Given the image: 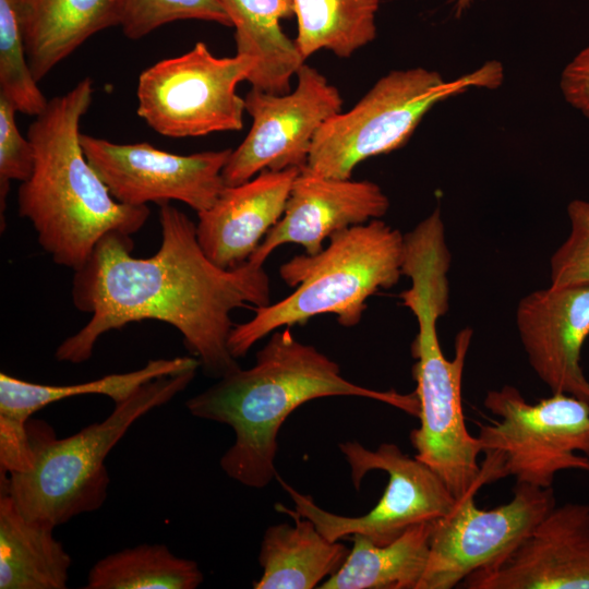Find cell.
I'll list each match as a JSON object with an SVG mask.
<instances>
[{"label": "cell", "mask_w": 589, "mask_h": 589, "mask_svg": "<svg viewBox=\"0 0 589 589\" xmlns=\"http://www.w3.org/2000/svg\"><path fill=\"white\" fill-rule=\"evenodd\" d=\"M161 243L149 257H134L130 235L110 231L74 271L73 305L92 317L57 348L58 361H87L101 335L144 320L179 330L204 374L221 378L240 365L228 339L235 309L271 303L263 265L250 260L233 269L212 262L196 237V224L169 202L159 204Z\"/></svg>", "instance_id": "cell-1"}, {"label": "cell", "mask_w": 589, "mask_h": 589, "mask_svg": "<svg viewBox=\"0 0 589 589\" xmlns=\"http://www.w3.org/2000/svg\"><path fill=\"white\" fill-rule=\"evenodd\" d=\"M329 396L375 399L418 417L416 393L380 392L346 380L339 365L289 327L272 333L250 369H239L187 401L196 418L232 428L236 440L220 458L225 473L253 489L277 477L278 432L299 406Z\"/></svg>", "instance_id": "cell-2"}, {"label": "cell", "mask_w": 589, "mask_h": 589, "mask_svg": "<svg viewBox=\"0 0 589 589\" xmlns=\"http://www.w3.org/2000/svg\"><path fill=\"white\" fill-rule=\"evenodd\" d=\"M93 81L81 80L29 124L34 168L21 182L19 214L28 219L55 263L80 269L98 240L110 231L136 233L149 216L147 206L118 202L88 163L80 123L92 105Z\"/></svg>", "instance_id": "cell-3"}, {"label": "cell", "mask_w": 589, "mask_h": 589, "mask_svg": "<svg viewBox=\"0 0 589 589\" xmlns=\"http://www.w3.org/2000/svg\"><path fill=\"white\" fill-rule=\"evenodd\" d=\"M450 253L445 232L424 227L405 237L402 274L411 287L399 298L417 318L418 333L411 345L416 359L412 375L417 383L419 428L410 433L414 457L445 482L456 500L477 493L481 480L480 441L466 425L461 383L472 329L464 328L455 337L454 358L447 359L438 341L436 322L448 309Z\"/></svg>", "instance_id": "cell-4"}, {"label": "cell", "mask_w": 589, "mask_h": 589, "mask_svg": "<svg viewBox=\"0 0 589 589\" xmlns=\"http://www.w3.org/2000/svg\"><path fill=\"white\" fill-rule=\"evenodd\" d=\"M405 236L382 219L334 233L327 248L296 255L279 268L294 291L276 303L255 308L254 316L235 325L228 348L243 358L255 342L273 332L334 314L345 327L360 323L366 300L394 287L402 274Z\"/></svg>", "instance_id": "cell-5"}, {"label": "cell", "mask_w": 589, "mask_h": 589, "mask_svg": "<svg viewBox=\"0 0 589 589\" xmlns=\"http://www.w3.org/2000/svg\"><path fill=\"white\" fill-rule=\"evenodd\" d=\"M197 369L154 378L101 422L57 438L47 423L28 420L26 429L34 456L25 472L0 473L7 492L24 518L52 528L104 504L110 483L105 459L142 416L170 401L187 388Z\"/></svg>", "instance_id": "cell-6"}, {"label": "cell", "mask_w": 589, "mask_h": 589, "mask_svg": "<svg viewBox=\"0 0 589 589\" xmlns=\"http://www.w3.org/2000/svg\"><path fill=\"white\" fill-rule=\"evenodd\" d=\"M503 77L497 61L453 81L423 67L393 70L351 109L334 115L321 127L304 168L327 178L350 179L363 160L407 143L438 103L473 87L496 88Z\"/></svg>", "instance_id": "cell-7"}, {"label": "cell", "mask_w": 589, "mask_h": 589, "mask_svg": "<svg viewBox=\"0 0 589 589\" xmlns=\"http://www.w3.org/2000/svg\"><path fill=\"white\" fill-rule=\"evenodd\" d=\"M484 407L498 418L480 424L483 484L514 476L550 488L565 470L589 472V402L565 393L529 404L518 388L491 389Z\"/></svg>", "instance_id": "cell-8"}, {"label": "cell", "mask_w": 589, "mask_h": 589, "mask_svg": "<svg viewBox=\"0 0 589 589\" xmlns=\"http://www.w3.org/2000/svg\"><path fill=\"white\" fill-rule=\"evenodd\" d=\"M254 61L243 55L216 57L199 41L188 52L145 69L136 87V113L168 137L203 136L243 128L244 98Z\"/></svg>", "instance_id": "cell-9"}, {"label": "cell", "mask_w": 589, "mask_h": 589, "mask_svg": "<svg viewBox=\"0 0 589 589\" xmlns=\"http://www.w3.org/2000/svg\"><path fill=\"white\" fill-rule=\"evenodd\" d=\"M349 467L357 490L372 470H383L388 482L377 504L362 516H341L317 506L312 496L302 494L276 477L294 504V510L314 522L330 541L361 534L377 545H386L414 525L433 522L455 506L454 497L442 478L428 465L410 457L393 443H382L375 450L358 442L338 445Z\"/></svg>", "instance_id": "cell-10"}, {"label": "cell", "mask_w": 589, "mask_h": 589, "mask_svg": "<svg viewBox=\"0 0 589 589\" xmlns=\"http://www.w3.org/2000/svg\"><path fill=\"white\" fill-rule=\"evenodd\" d=\"M476 493L457 500L432 522L429 557L417 589H452L472 573L515 550L556 505L552 486L516 482L513 497L492 509L478 508Z\"/></svg>", "instance_id": "cell-11"}, {"label": "cell", "mask_w": 589, "mask_h": 589, "mask_svg": "<svg viewBox=\"0 0 589 589\" xmlns=\"http://www.w3.org/2000/svg\"><path fill=\"white\" fill-rule=\"evenodd\" d=\"M293 92L272 94L251 87L244 97L252 127L223 169L226 187L249 181L263 170L305 167L321 127L341 111L339 91L315 68L303 63Z\"/></svg>", "instance_id": "cell-12"}, {"label": "cell", "mask_w": 589, "mask_h": 589, "mask_svg": "<svg viewBox=\"0 0 589 589\" xmlns=\"http://www.w3.org/2000/svg\"><path fill=\"white\" fill-rule=\"evenodd\" d=\"M80 141L110 194L125 205L180 201L200 213L226 188L221 173L230 148L177 155L146 142L117 144L83 133Z\"/></svg>", "instance_id": "cell-13"}, {"label": "cell", "mask_w": 589, "mask_h": 589, "mask_svg": "<svg viewBox=\"0 0 589 589\" xmlns=\"http://www.w3.org/2000/svg\"><path fill=\"white\" fill-rule=\"evenodd\" d=\"M466 589H589V504L555 505L507 556Z\"/></svg>", "instance_id": "cell-14"}, {"label": "cell", "mask_w": 589, "mask_h": 589, "mask_svg": "<svg viewBox=\"0 0 589 589\" xmlns=\"http://www.w3.org/2000/svg\"><path fill=\"white\" fill-rule=\"evenodd\" d=\"M516 325L528 361L552 390L589 402L580 352L589 336V283L549 286L525 296Z\"/></svg>", "instance_id": "cell-15"}, {"label": "cell", "mask_w": 589, "mask_h": 589, "mask_svg": "<svg viewBox=\"0 0 589 589\" xmlns=\"http://www.w3.org/2000/svg\"><path fill=\"white\" fill-rule=\"evenodd\" d=\"M389 208L382 188L369 180L327 178L302 168L279 221L249 259L264 265L281 244L294 243L305 254L321 252L325 239L347 228L381 219Z\"/></svg>", "instance_id": "cell-16"}, {"label": "cell", "mask_w": 589, "mask_h": 589, "mask_svg": "<svg viewBox=\"0 0 589 589\" xmlns=\"http://www.w3.org/2000/svg\"><path fill=\"white\" fill-rule=\"evenodd\" d=\"M201 363L195 357L149 360L143 368L72 385H44L0 373V473L25 472L34 464L27 422L44 407L81 395H105L122 402L147 382L190 369Z\"/></svg>", "instance_id": "cell-17"}, {"label": "cell", "mask_w": 589, "mask_h": 589, "mask_svg": "<svg viewBox=\"0 0 589 589\" xmlns=\"http://www.w3.org/2000/svg\"><path fill=\"white\" fill-rule=\"evenodd\" d=\"M300 170H263L226 187L209 208L197 213L196 237L207 257L224 269L249 261L281 218Z\"/></svg>", "instance_id": "cell-18"}, {"label": "cell", "mask_w": 589, "mask_h": 589, "mask_svg": "<svg viewBox=\"0 0 589 589\" xmlns=\"http://www.w3.org/2000/svg\"><path fill=\"white\" fill-rule=\"evenodd\" d=\"M19 10L38 82L91 36L120 24V0H20Z\"/></svg>", "instance_id": "cell-19"}, {"label": "cell", "mask_w": 589, "mask_h": 589, "mask_svg": "<svg viewBox=\"0 0 589 589\" xmlns=\"http://www.w3.org/2000/svg\"><path fill=\"white\" fill-rule=\"evenodd\" d=\"M293 525L269 526L261 543L259 563L263 574L254 589H313L335 574L349 554L339 541L323 536L313 521L298 512L275 504Z\"/></svg>", "instance_id": "cell-20"}, {"label": "cell", "mask_w": 589, "mask_h": 589, "mask_svg": "<svg viewBox=\"0 0 589 589\" xmlns=\"http://www.w3.org/2000/svg\"><path fill=\"white\" fill-rule=\"evenodd\" d=\"M235 28L237 53L251 58L252 87L272 93L290 92V81L304 59L296 41L280 26L294 15L293 0H219Z\"/></svg>", "instance_id": "cell-21"}, {"label": "cell", "mask_w": 589, "mask_h": 589, "mask_svg": "<svg viewBox=\"0 0 589 589\" xmlns=\"http://www.w3.org/2000/svg\"><path fill=\"white\" fill-rule=\"evenodd\" d=\"M55 528L22 516L0 490V589H65L71 557Z\"/></svg>", "instance_id": "cell-22"}, {"label": "cell", "mask_w": 589, "mask_h": 589, "mask_svg": "<svg viewBox=\"0 0 589 589\" xmlns=\"http://www.w3.org/2000/svg\"><path fill=\"white\" fill-rule=\"evenodd\" d=\"M431 529L432 522L414 525L386 545L353 534L344 564L318 588L417 589L429 557Z\"/></svg>", "instance_id": "cell-23"}, {"label": "cell", "mask_w": 589, "mask_h": 589, "mask_svg": "<svg viewBox=\"0 0 589 589\" xmlns=\"http://www.w3.org/2000/svg\"><path fill=\"white\" fill-rule=\"evenodd\" d=\"M381 0H293L299 52L305 60L320 50L349 58L376 37Z\"/></svg>", "instance_id": "cell-24"}, {"label": "cell", "mask_w": 589, "mask_h": 589, "mask_svg": "<svg viewBox=\"0 0 589 589\" xmlns=\"http://www.w3.org/2000/svg\"><path fill=\"white\" fill-rule=\"evenodd\" d=\"M203 580L196 562L164 544H140L99 560L84 589H195Z\"/></svg>", "instance_id": "cell-25"}, {"label": "cell", "mask_w": 589, "mask_h": 589, "mask_svg": "<svg viewBox=\"0 0 589 589\" xmlns=\"http://www.w3.org/2000/svg\"><path fill=\"white\" fill-rule=\"evenodd\" d=\"M20 0H0V96L16 112L37 117L49 100L38 86L26 55Z\"/></svg>", "instance_id": "cell-26"}, {"label": "cell", "mask_w": 589, "mask_h": 589, "mask_svg": "<svg viewBox=\"0 0 589 589\" xmlns=\"http://www.w3.org/2000/svg\"><path fill=\"white\" fill-rule=\"evenodd\" d=\"M182 20L213 22L231 27L219 0H120L124 36L137 40L158 27Z\"/></svg>", "instance_id": "cell-27"}, {"label": "cell", "mask_w": 589, "mask_h": 589, "mask_svg": "<svg viewBox=\"0 0 589 589\" xmlns=\"http://www.w3.org/2000/svg\"><path fill=\"white\" fill-rule=\"evenodd\" d=\"M570 231L550 259L551 286L589 283V201L567 205Z\"/></svg>", "instance_id": "cell-28"}, {"label": "cell", "mask_w": 589, "mask_h": 589, "mask_svg": "<svg viewBox=\"0 0 589 589\" xmlns=\"http://www.w3.org/2000/svg\"><path fill=\"white\" fill-rule=\"evenodd\" d=\"M16 110L0 96V218L1 231L5 227L7 197L10 181H26L34 168V148L27 135L23 136L15 121Z\"/></svg>", "instance_id": "cell-29"}, {"label": "cell", "mask_w": 589, "mask_h": 589, "mask_svg": "<svg viewBox=\"0 0 589 589\" xmlns=\"http://www.w3.org/2000/svg\"><path fill=\"white\" fill-rule=\"evenodd\" d=\"M560 88L565 101L589 120V44L564 67Z\"/></svg>", "instance_id": "cell-30"}, {"label": "cell", "mask_w": 589, "mask_h": 589, "mask_svg": "<svg viewBox=\"0 0 589 589\" xmlns=\"http://www.w3.org/2000/svg\"><path fill=\"white\" fill-rule=\"evenodd\" d=\"M473 0H457L456 1V15L459 16L462 12L468 9Z\"/></svg>", "instance_id": "cell-31"}]
</instances>
